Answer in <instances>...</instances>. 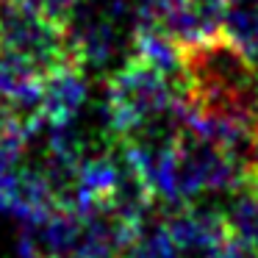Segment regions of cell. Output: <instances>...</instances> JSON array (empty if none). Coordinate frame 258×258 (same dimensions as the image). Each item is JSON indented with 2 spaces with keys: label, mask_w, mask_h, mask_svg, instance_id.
<instances>
[{
  "label": "cell",
  "mask_w": 258,
  "mask_h": 258,
  "mask_svg": "<svg viewBox=\"0 0 258 258\" xmlns=\"http://www.w3.org/2000/svg\"><path fill=\"white\" fill-rule=\"evenodd\" d=\"M222 214L230 233L258 250V178L247 180L233 195H228Z\"/></svg>",
  "instance_id": "obj_3"
},
{
  "label": "cell",
  "mask_w": 258,
  "mask_h": 258,
  "mask_svg": "<svg viewBox=\"0 0 258 258\" xmlns=\"http://www.w3.org/2000/svg\"><path fill=\"white\" fill-rule=\"evenodd\" d=\"M119 258H183V255H180L178 244L169 236L164 217L153 214L131 233V239L125 244V250L119 252Z\"/></svg>",
  "instance_id": "obj_4"
},
{
  "label": "cell",
  "mask_w": 258,
  "mask_h": 258,
  "mask_svg": "<svg viewBox=\"0 0 258 258\" xmlns=\"http://www.w3.org/2000/svg\"><path fill=\"white\" fill-rule=\"evenodd\" d=\"M34 3H36V6H39L50 20L67 25V20L73 17V14L78 12L81 6H84L86 0H34Z\"/></svg>",
  "instance_id": "obj_5"
},
{
  "label": "cell",
  "mask_w": 258,
  "mask_h": 258,
  "mask_svg": "<svg viewBox=\"0 0 258 258\" xmlns=\"http://www.w3.org/2000/svg\"><path fill=\"white\" fill-rule=\"evenodd\" d=\"M208 258H258V250H252L247 241L236 239V236L228 230V236L219 241V247Z\"/></svg>",
  "instance_id": "obj_6"
},
{
  "label": "cell",
  "mask_w": 258,
  "mask_h": 258,
  "mask_svg": "<svg viewBox=\"0 0 258 258\" xmlns=\"http://www.w3.org/2000/svg\"><path fill=\"white\" fill-rule=\"evenodd\" d=\"M222 42L258 70V0H225Z\"/></svg>",
  "instance_id": "obj_2"
},
{
  "label": "cell",
  "mask_w": 258,
  "mask_h": 258,
  "mask_svg": "<svg viewBox=\"0 0 258 258\" xmlns=\"http://www.w3.org/2000/svg\"><path fill=\"white\" fill-rule=\"evenodd\" d=\"M164 222L183 258H208L228 236L222 208L203 206V203L169 208L164 214Z\"/></svg>",
  "instance_id": "obj_1"
}]
</instances>
